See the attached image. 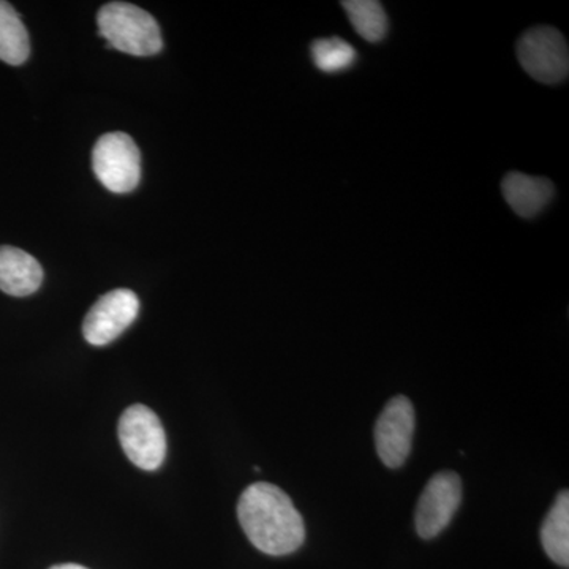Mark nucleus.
<instances>
[{
	"label": "nucleus",
	"mask_w": 569,
	"mask_h": 569,
	"mask_svg": "<svg viewBox=\"0 0 569 569\" xmlns=\"http://www.w3.org/2000/svg\"><path fill=\"white\" fill-rule=\"evenodd\" d=\"M462 501V481L455 471L433 475L419 497L415 523L422 539L438 537L455 518Z\"/></svg>",
	"instance_id": "6"
},
{
	"label": "nucleus",
	"mask_w": 569,
	"mask_h": 569,
	"mask_svg": "<svg viewBox=\"0 0 569 569\" xmlns=\"http://www.w3.org/2000/svg\"><path fill=\"white\" fill-rule=\"evenodd\" d=\"M138 312L140 299L132 290H112L89 310L82 325V335L93 347L108 346L132 326Z\"/></svg>",
	"instance_id": "7"
},
{
	"label": "nucleus",
	"mask_w": 569,
	"mask_h": 569,
	"mask_svg": "<svg viewBox=\"0 0 569 569\" xmlns=\"http://www.w3.org/2000/svg\"><path fill=\"white\" fill-rule=\"evenodd\" d=\"M238 518L250 542L268 556H288L305 545V519L291 498L274 485L249 486L239 498Z\"/></svg>",
	"instance_id": "1"
},
{
	"label": "nucleus",
	"mask_w": 569,
	"mask_h": 569,
	"mask_svg": "<svg viewBox=\"0 0 569 569\" xmlns=\"http://www.w3.org/2000/svg\"><path fill=\"white\" fill-rule=\"evenodd\" d=\"M31 54V43L20 14L9 2L0 0V61L21 66Z\"/></svg>",
	"instance_id": "12"
},
{
	"label": "nucleus",
	"mask_w": 569,
	"mask_h": 569,
	"mask_svg": "<svg viewBox=\"0 0 569 569\" xmlns=\"http://www.w3.org/2000/svg\"><path fill=\"white\" fill-rule=\"evenodd\" d=\"M97 22L100 36L114 50L138 58L153 56L162 50V33L156 18L133 3H107L100 9Z\"/></svg>",
	"instance_id": "2"
},
{
	"label": "nucleus",
	"mask_w": 569,
	"mask_h": 569,
	"mask_svg": "<svg viewBox=\"0 0 569 569\" xmlns=\"http://www.w3.org/2000/svg\"><path fill=\"white\" fill-rule=\"evenodd\" d=\"M119 441L130 462L146 471L157 470L167 456V436L159 417L144 406H133L119 419Z\"/></svg>",
	"instance_id": "4"
},
{
	"label": "nucleus",
	"mask_w": 569,
	"mask_h": 569,
	"mask_svg": "<svg viewBox=\"0 0 569 569\" xmlns=\"http://www.w3.org/2000/svg\"><path fill=\"white\" fill-rule=\"evenodd\" d=\"M415 433V408L406 396L392 397L376 426V447L381 462L399 468L410 456Z\"/></svg>",
	"instance_id": "8"
},
{
	"label": "nucleus",
	"mask_w": 569,
	"mask_h": 569,
	"mask_svg": "<svg viewBox=\"0 0 569 569\" xmlns=\"http://www.w3.org/2000/svg\"><path fill=\"white\" fill-rule=\"evenodd\" d=\"M310 52L317 69L323 73H340L351 69L358 59L355 48L339 37L313 41Z\"/></svg>",
	"instance_id": "14"
},
{
	"label": "nucleus",
	"mask_w": 569,
	"mask_h": 569,
	"mask_svg": "<svg viewBox=\"0 0 569 569\" xmlns=\"http://www.w3.org/2000/svg\"><path fill=\"white\" fill-rule=\"evenodd\" d=\"M342 7L347 11L348 20L355 31L362 39L369 43H377L387 37L388 17L380 2L377 0H347V2H342Z\"/></svg>",
	"instance_id": "13"
},
{
	"label": "nucleus",
	"mask_w": 569,
	"mask_h": 569,
	"mask_svg": "<svg viewBox=\"0 0 569 569\" xmlns=\"http://www.w3.org/2000/svg\"><path fill=\"white\" fill-rule=\"evenodd\" d=\"M92 168L112 193H129L141 179V153L132 137L123 132L103 134L92 151Z\"/></svg>",
	"instance_id": "3"
},
{
	"label": "nucleus",
	"mask_w": 569,
	"mask_h": 569,
	"mask_svg": "<svg viewBox=\"0 0 569 569\" xmlns=\"http://www.w3.org/2000/svg\"><path fill=\"white\" fill-rule=\"evenodd\" d=\"M518 58L522 69L542 84H557L568 78V44L557 29L535 28L523 33Z\"/></svg>",
	"instance_id": "5"
},
{
	"label": "nucleus",
	"mask_w": 569,
	"mask_h": 569,
	"mask_svg": "<svg viewBox=\"0 0 569 569\" xmlns=\"http://www.w3.org/2000/svg\"><path fill=\"white\" fill-rule=\"evenodd\" d=\"M541 542L550 560L560 567L569 565V493H559L541 527Z\"/></svg>",
	"instance_id": "11"
},
{
	"label": "nucleus",
	"mask_w": 569,
	"mask_h": 569,
	"mask_svg": "<svg viewBox=\"0 0 569 569\" xmlns=\"http://www.w3.org/2000/svg\"><path fill=\"white\" fill-rule=\"evenodd\" d=\"M50 569H88V568L81 567V565L66 563V565H56V567H52Z\"/></svg>",
	"instance_id": "15"
},
{
	"label": "nucleus",
	"mask_w": 569,
	"mask_h": 569,
	"mask_svg": "<svg viewBox=\"0 0 569 569\" xmlns=\"http://www.w3.org/2000/svg\"><path fill=\"white\" fill-rule=\"evenodd\" d=\"M501 192L509 208L519 217L533 219L552 201L553 186L548 179L512 171L503 179Z\"/></svg>",
	"instance_id": "10"
},
{
	"label": "nucleus",
	"mask_w": 569,
	"mask_h": 569,
	"mask_svg": "<svg viewBox=\"0 0 569 569\" xmlns=\"http://www.w3.org/2000/svg\"><path fill=\"white\" fill-rule=\"evenodd\" d=\"M43 282V268L39 261L18 249V247H0V291L26 298L36 293Z\"/></svg>",
	"instance_id": "9"
}]
</instances>
